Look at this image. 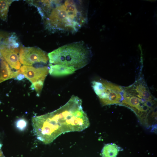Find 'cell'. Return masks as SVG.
I'll list each match as a JSON object with an SVG mask.
<instances>
[{
  "instance_id": "1",
  "label": "cell",
  "mask_w": 157,
  "mask_h": 157,
  "mask_svg": "<svg viewBox=\"0 0 157 157\" xmlns=\"http://www.w3.org/2000/svg\"><path fill=\"white\" fill-rule=\"evenodd\" d=\"M78 3L72 0H54L53 6L45 19L47 29L52 32L74 33L86 22V17Z\"/></svg>"
},
{
  "instance_id": "2",
  "label": "cell",
  "mask_w": 157,
  "mask_h": 157,
  "mask_svg": "<svg viewBox=\"0 0 157 157\" xmlns=\"http://www.w3.org/2000/svg\"><path fill=\"white\" fill-rule=\"evenodd\" d=\"M52 112L63 134L81 131L90 125L82 101L76 96L72 95L65 105Z\"/></svg>"
},
{
  "instance_id": "3",
  "label": "cell",
  "mask_w": 157,
  "mask_h": 157,
  "mask_svg": "<svg viewBox=\"0 0 157 157\" xmlns=\"http://www.w3.org/2000/svg\"><path fill=\"white\" fill-rule=\"evenodd\" d=\"M92 55L90 48L81 41L63 46L48 54L50 64L73 67L77 70L89 63Z\"/></svg>"
},
{
  "instance_id": "4",
  "label": "cell",
  "mask_w": 157,
  "mask_h": 157,
  "mask_svg": "<svg viewBox=\"0 0 157 157\" xmlns=\"http://www.w3.org/2000/svg\"><path fill=\"white\" fill-rule=\"evenodd\" d=\"M155 101L142 76L132 85L123 87L121 104L130 107L138 115L147 113Z\"/></svg>"
},
{
  "instance_id": "5",
  "label": "cell",
  "mask_w": 157,
  "mask_h": 157,
  "mask_svg": "<svg viewBox=\"0 0 157 157\" xmlns=\"http://www.w3.org/2000/svg\"><path fill=\"white\" fill-rule=\"evenodd\" d=\"M94 92L103 105L121 103L123 87L102 79L92 82Z\"/></svg>"
},
{
  "instance_id": "6",
  "label": "cell",
  "mask_w": 157,
  "mask_h": 157,
  "mask_svg": "<svg viewBox=\"0 0 157 157\" xmlns=\"http://www.w3.org/2000/svg\"><path fill=\"white\" fill-rule=\"evenodd\" d=\"M19 56L20 63L26 66H31L36 63L46 64L49 60L46 52L39 48L34 47L21 46Z\"/></svg>"
},
{
  "instance_id": "7",
  "label": "cell",
  "mask_w": 157,
  "mask_h": 157,
  "mask_svg": "<svg viewBox=\"0 0 157 157\" xmlns=\"http://www.w3.org/2000/svg\"><path fill=\"white\" fill-rule=\"evenodd\" d=\"M18 48L3 40L0 44L1 56L12 68L18 69L20 68Z\"/></svg>"
},
{
  "instance_id": "8",
  "label": "cell",
  "mask_w": 157,
  "mask_h": 157,
  "mask_svg": "<svg viewBox=\"0 0 157 157\" xmlns=\"http://www.w3.org/2000/svg\"><path fill=\"white\" fill-rule=\"evenodd\" d=\"M19 70L21 73L32 83L39 81H44L49 73V67L46 66L36 68L24 65L20 68Z\"/></svg>"
},
{
  "instance_id": "9",
  "label": "cell",
  "mask_w": 157,
  "mask_h": 157,
  "mask_svg": "<svg viewBox=\"0 0 157 157\" xmlns=\"http://www.w3.org/2000/svg\"><path fill=\"white\" fill-rule=\"evenodd\" d=\"M49 73L53 76L60 77L74 73L77 70L73 67L59 65L49 64Z\"/></svg>"
},
{
  "instance_id": "10",
  "label": "cell",
  "mask_w": 157,
  "mask_h": 157,
  "mask_svg": "<svg viewBox=\"0 0 157 157\" xmlns=\"http://www.w3.org/2000/svg\"><path fill=\"white\" fill-rule=\"evenodd\" d=\"M0 83L11 78H15L19 73V70L12 71L9 65L0 55Z\"/></svg>"
},
{
  "instance_id": "11",
  "label": "cell",
  "mask_w": 157,
  "mask_h": 157,
  "mask_svg": "<svg viewBox=\"0 0 157 157\" xmlns=\"http://www.w3.org/2000/svg\"><path fill=\"white\" fill-rule=\"evenodd\" d=\"M119 151V147L115 144H106L103 149L102 156V157H116Z\"/></svg>"
},
{
  "instance_id": "12",
  "label": "cell",
  "mask_w": 157,
  "mask_h": 157,
  "mask_svg": "<svg viewBox=\"0 0 157 157\" xmlns=\"http://www.w3.org/2000/svg\"><path fill=\"white\" fill-rule=\"evenodd\" d=\"M15 0H0V19L3 21L7 20L9 8Z\"/></svg>"
},
{
  "instance_id": "13",
  "label": "cell",
  "mask_w": 157,
  "mask_h": 157,
  "mask_svg": "<svg viewBox=\"0 0 157 157\" xmlns=\"http://www.w3.org/2000/svg\"><path fill=\"white\" fill-rule=\"evenodd\" d=\"M44 81H39L33 83L31 86L32 90H35L37 95L39 96L43 87Z\"/></svg>"
},
{
  "instance_id": "14",
  "label": "cell",
  "mask_w": 157,
  "mask_h": 157,
  "mask_svg": "<svg viewBox=\"0 0 157 157\" xmlns=\"http://www.w3.org/2000/svg\"><path fill=\"white\" fill-rule=\"evenodd\" d=\"M27 122L26 120L23 118L18 119L15 123V126L17 129L22 131L24 130L26 128Z\"/></svg>"
},
{
  "instance_id": "15",
  "label": "cell",
  "mask_w": 157,
  "mask_h": 157,
  "mask_svg": "<svg viewBox=\"0 0 157 157\" xmlns=\"http://www.w3.org/2000/svg\"><path fill=\"white\" fill-rule=\"evenodd\" d=\"M10 35V34L7 32L0 31V44L2 41Z\"/></svg>"
},
{
  "instance_id": "16",
  "label": "cell",
  "mask_w": 157,
  "mask_h": 157,
  "mask_svg": "<svg viewBox=\"0 0 157 157\" xmlns=\"http://www.w3.org/2000/svg\"><path fill=\"white\" fill-rule=\"evenodd\" d=\"M24 77L25 76L24 74L20 73L17 75L15 78L18 81H21L23 79Z\"/></svg>"
},
{
  "instance_id": "17",
  "label": "cell",
  "mask_w": 157,
  "mask_h": 157,
  "mask_svg": "<svg viewBox=\"0 0 157 157\" xmlns=\"http://www.w3.org/2000/svg\"><path fill=\"white\" fill-rule=\"evenodd\" d=\"M3 155L1 149H0V157Z\"/></svg>"
},
{
  "instance_id": "18",
  "label": "cell",
  "mask_w": 157,
  "mask_h": 157,
  "mask_svg": "<svg viewBox=\"0 0 157 157\" xmlns=\"http://www.w3.org/2000/svg\"><path fill=\"white\" fill-rule=\"evenodd\" d=\"M1 147H2V144H1L0 142V149H1Z\"/></svg>"
},
{
  "instance_id": "19",
  "label": "cell",
  "mask_w": 157,
  "mask_h": 157,
  "mask_svg": "<svg viewBox=\"0 0 157 157\" xmlns=\"http://www.w3.org/2000/svg\"><path fill=\"white\" fill-rule=\"evenodd\" d=\"M0 157H5L4 156V155H3Z\"/></svg>"
}]
</instances>
